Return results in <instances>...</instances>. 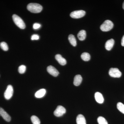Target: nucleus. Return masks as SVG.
I'll list each match as a JSON object with an SVG mask.
<instances>
[{"label": "nucleus", "mask_w": 124, "mask_h": 124, "mask_svg": "<svg viewBox=\"0 0 124 124\" xmlns=\"http://www.w3.org/2000/svg\"><path fill=\"white\" fill-rule=\"evenodd\" d=\"M27 8L31 13H38L42 11V7L39 4L37 3H30L28 5Z\"/></svg>", "instance_id": "obj_1"}, {"label": "nucleus", "mask_w": 124, "mask_h": 124, "mask_svg": "<svg viewBox=\"0 0 124 124\" xmlns=\"http://www.w3.org/2000/svg\"><path fill=\"white\" fill-rule=\"evenodd\" d=\"M114 26L113 23L110 20H106L100 26L101 30L103 31L107 32L110 31Z\"/></svg>", "instance_id": "obj_2"}, {"label": "nucleus", "mask_w": 124, "mask_h": 124, "mask_svg": "<svg viewBox=\"0 0 124 124\" xmlns=\"http://www.w3.org/2000/svg\"><path fill=\"white\" fill-rule=\"evenodd\" d=\"M13 19L14 22L20 29H24L26 27L25 23L22 18L16 15L13 16Z\"/></svg>", "instance_id": "obj_3"}, {"label": "nucleus", "mask_w": 124, "mask_h": 124, "mask_svg": "<svg viewBox=\"0 0 124 124\" xmlns=\"http://www.w3.org/2000/svg\"><path fill=\"white\" fill-rule=\"evenodd\" d=\"M85 14V12L84 10H76L71 12L70 14V16L73 18L78 19L84 17Z\"/></svg>", "instance_id": "obj_4"}, {"label": "nucleus", "mask_w": 124, "mask_h": 124, "mask_svg": "<svg viewBox=\"0 0 124 124\" xmlns=\"http://www.w3.org/2000/svg\"><path fill=\"white\" fill-rule=\"evenodd\" d=\"M109 75L113 78L120 77L122 75V73L117 68H111L109 71Z\"/></svg>", "instance_id": "obj_5"}, {"label": "nucleus", "mask_w": 124, "mask_h": 124, "mask_svg": "<svg viewBox=\"0 0 124 124\" xmlns=\"http://www.w3.org/2000/svg\"><path fill=\"white\" fill-rule=\"evenodd\" d=\"M14 93L13 88L11 85H9L7 86V89L4 93L5 98L7 100L10 99Z\"/></svg>", "instance_id": "obj_6"}, {"label": "nucleus", "mask_w": 124, "mask_h": 124, "mask_svg": "<svg viewBox=\"0 0 124 124\" xmlns=\"http://www.w3.org/2000/svg\"><path fill=\"white\" fill-rule=\"evenodd\" d=\"M66 112V108L61 106H59L54 112V115L57 117H60L63 115Z\"/></svg>", "instance_id": "obj_7"}, {"label": "nucleus", "mask_w": 124, "mask_h": 124, "mask_svg": "<svg viewBox=\"0 0 124 124\" xmlns=\"http://www.w3.org/2000/svg\"><path fill=\"white\" fill-rule=\"evenodd\" d=\"M47 70L50 74L55 77L57 76L59 74V72L58 70L52 66L48 67L47 68Z\"/></svg>", "instance_id": "obj_8"}, {"label": "nucleus", "mask_w": 124, "mask_h": 124, "mask_svg": "<svg viewBox=\"0 0 124 124\" xmlns=\"http://www.w3.org/2000/svg\"><path fill=\"white\" fill-rule=\"evenodd\" d=\"M0 115L7 122H10L11 120V118L10 116L1 107H0Z\"/></svg>", "instance_id": "obj_9"}, {"label": "nucleus", "mask_w": 124, "mask_h": 124, "mask_svg": "<svg viewBox=\"0 0 124 124\" xmlns=\"http://www.w3.org/2000/svg\"><path fill=\"white\" fill-rule=\"evenodd\" d=\"M55 58L58 61L59 63L62 66H64L67 63L66 60L64 58L62 57V55L60 54H57L55 55Z\"/></svg>", "instance_id": "obj_10"}, {"label": "nucleus", "mask_w": 124, "mask_h": 124, "mask_svg": "<svg viewBox=\"0 0 124 124\" xmlns=\"http://www.w3.org/2000/svg\"><path fill=\"white\" fill-rule=\"evenodd\" d=\"M115 44V41L113 39L108 40L106 42L105 44V48L108 51L110 50L113 48Z\"/></svg>", "instance_id": "obj_11"}, {"label": "nucleus", "mask_w": 124, "mask_h": 124, "mask_svg": "<svg viewBox=\"0 0 124 124\" xmlns=\"http://www.w3.org/2000/svg\"><path fill=\"white\" fill-rule=\"evenodd\" d=\"M95 98L96 101L98 103L101 104L104 102V98L103 97L101 93L99 92H97L95 93Z\"/></svg>", "instance_id": "obj_12"}, {"label": "nucleus", "mask_w": 124, "mask_h": 124, "mask_svg": "<svg viewBox=\"0 0 124 124\" xmlns=\"http://www.w3.org/2000/svg\"><path fill=\"white\" fill-rule=\"evenodd\" d=\"M82 77L80 75H77L74 79L73 84L76 86H79L82 82Z\"/></svg>", "instance_id": "obj_13"}, {"label": "nucleus", "mask_w": 124, "mask_h": 124, "mask_svg": "<svg viewBox=\"0 0 124 124\" xmlns=\"http://www.w3.org/2000/svg\"><path fill=\"white\" fill-rule=\"evenodd\" d=\"M76 122L77 124H86V120L84 116L81 114L77 116Z\"/></svg>", "instance_id": "obj_14"}, {"label": "nucleus", "mask_w": 124, "mask_h": 124, "mask_svg": "<svg viewBox=\"0 0 124 124\" xmlns=\"http://www.w3.org/2000/svg\"><path fill=\"white\" fill-rule=\"evenodd\" d=\"M46 90L45 89H42L38 90L35 94V96L36 98H40L44 97L46 93Z\"/></svg>", "instance_id": "obj_15"}, {"label": "nucleus", "mask_w": 124, "mask_h": 124, "mask_svg": "<svg viewBox=\"0 0 124 124\" xmlns=\"http://www.w3.org/2000/svg\"><path fill=\"white\" fill-rule=\"evenodd\" d=\"M77 36L78 39L80 40H84L86 38V31L85 30H81L79 32V33L78 34Z\"/></svg>", "instance_id": "obj_16"}, {"label": "nucleus", "mask_w": 124, "mask_h": 124, "mask_svg": "<svg viewBox=\"0 0 124 124\" xmlns=\"http://www.w3.org/2000/svg\"><path fill=\"white\" fill-rule=\"evenodd\" d=\"M68 39L72 45L74 46H76L77 41L75 36L72 34H70L68 37Z\"/></svg>", "instance_id": "obj_17"}, {"label": "nucleus", "mask_w": 124, "mask_h": 124, "mask_svg": "<svg viewBox=\"0 0 124 124\" xmlns=\"http://www.w3.org/2000/svg\"><path fill=\"white\" fill-rule=\"evenodd\" d=\"M90 55L89 54L87 53H82L81 55V59L85 62H87L90 60Z\"/></svg>", "instance_id": "obj_18"}, {"label": "nucleus", "mask_w": 124, "mask_h": 124, "mask_svg": "<svg viewBox=\"0 0 124 124\" xmlns=\"http://www.w3.org/2000/svg\"><path fill=\"white\" fill-rule=\"evenodd\" d=\"M31 121L33 124H40V121L38 117L35 116H33L31 117Z\"/></svg>", "instance_id": "obj_19"}, {"label": "nucleus", "mask_w": 124, "mask_h": 124, "mask_svg": "<svg viewBox=\"0 0 124 124\" xmlns=\"http://www.w3.org/2000/svg\"><path fill=\"white\" fill-rule=\"evenodd\" d=\"M97 121L99 124H108L106 120L102 116H99L98 117Z\"/></svg>", "instance_id": "obj_20"}, {"label": "nucleus", "mask_w": 124, "mask_h": 124, "mask_svg": "<svg viewBox=\"0 0 124 124\" xmlns=\"http://www.w3.org/2000/svg\"><path fill=\"white\" fill-rule=\"evenodd\" d=\"M117 109L121 112L124 114V105L121 102H118L117 104Z\"/></svg>", "instance_id": "obj_21"}, {"label": "nucleus", "mask_w": 124, "mask_h": 124, "mask_svg": "<svg viewBox=\"0 0 124 124\" xmlns=\"http://www.w3.org/2000/svg\"><path fill=\"white\" fill-rule=\"evenodd\" d=\"M1 48L5 51H7L8 50V47L7 43L5 42H2L0 43Z\"/></svg>", "instance_id": "obj_22"}, {"label": "nucleus", "mask_w": 124, "mask_h": 124, "mask_svg": "<svg viewBox=\"0 0 124 124\" xmlns=\"http://www.w3.org/2000/svg\"><path fill=\"white\" fill-rule=\"evenodd\" d=\"M26 70V67L24 65H22L19 67L18 71L20 74H23L25 72Z\"/></svg>", "instance_id": "obj_23"}, {"label": "nucleus", "mask_w": 124, "mask_h": 124, "mask_svg": "<svg viewBox=\"0 0 124 124\" xmlns=\"http://www.w3.org/2000/svg\"><path fill=\"white\" fill-rule=\"evenodd\" d=\"M39 36L37 34H34L31 37V39L32 40H37L39 39Z\"/></svg>", "instance_id": "obj_24"}, {"label": "nucleus", "mask_w": 124, "mask_h": 124, "mask_svg": "<svg viewBox=\"0 0 124 124\" xmlns=\"http://www.w3.org/2000/svg\"><path fill=\"white\" fill-rule=\"evenodd\" d=\"M40 27L41 24H39V23H35L33 24V27L34 29H39Z\"/></svg>", "instance_id": "obj_25"}, {"label": "nucleus", "mask_w": 124, "mask_h": 124, "mask_svg": "<svg viewBox=\"0 0 124 124\" xmlns=\"http://www.w3.org/2000/svg\"><path fill=\"white\" fill-rule=\"evenodd\" d=\"M121 45L122 46H124V35L123 36V37H122V40H121Z\"/></svg>", "instance_id": "obj_26"}, {"label": "nucleus", "mask_w": 124, "mask_h": 124, "mask_svg": "<svg viewBox=\"0 0 124 124\" xmlns=\"http://www.w3.org/2000/svg\"><path fill=\"white\" fill-rule=\"evenodd\" d=\"M122 7H123V8L124 10V3H123V6H122Z\"/></svg>", "instance_id": "obj_27"}]
</instances>
